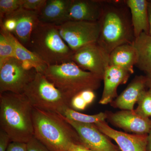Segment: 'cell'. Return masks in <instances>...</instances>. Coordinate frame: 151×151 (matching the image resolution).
I'll return each mask as SVG.
<instances>
[{"label":"cell","instance_id":"obj_1","mask_svg":"<svg viewBox=\"0 0 151 151\" xmlns=\"http://www.w3.org/2000/svg\"><path fill=\"white\" fill-rule=\"evenodd\" d=\"M98 20L100 33L97 43L110 55L117 47L132 44L135 37L129 9L125 1L102 0Z\"/></svg>","mask_w":151,"mask_h":151},{"label":"cell","instance_id":"obj_2","mask_svg":"<svg viewBox=\"0 0 151 151\" xmlns=\"http://www.w3.org/2000/svg\"><path fill=\"white\" fill-rule=\"evenodd\" d=\"M32 111L24 94H0V127L11 142L27 143L33 137Z\"/></svg>","mask_w":151,"mask_h":151},{"label":"cell","instance_id":"obj_3","mask_svg":"<svg viewBox=\"0 0 151 151\" xmlns=\"http://www.w3.org/2000/svg\"><path fill=\"white\" fill-rule=\"evenodd\" d=\"M34 136L51 151H68L73 143L81 144L74 128L64 116L33 108Z\"/></svg>","mask_w":151,"mask_h":151},{"label":"cell","instance_id":"obj_4","mask_svg":"<svg viewBox=\"0 0 151 151\" xmlns=\"http://www.w3.org/2000/svg\"><path fill=\"white\" fill-rule=\"evenodd\" d=\"M28 49L47 66L72 61L73 52L61 37L56 25L39 22L33 31Z\"/></svg>","mask_w":151,"mask_h":151},{"label":"cell","instance_id":"obj_5","mask_svg":"<svg viewBox=\"0 0 151 151\" xmlns=\"http://www.w3.org/2000/svg\"><path fill=\"white\" fill-rule=\"evenodd\" d=\"M43 74L70 101L85 90H97L102 78L83 70L72 61L47 66Z\"/></svg>","mask_w":151,"mask_h":151},{"label":"cell","instance_id":"obj_6","mask_svg":"<svg viewBox=\"0 0 151 151\" xmlns=\"http://www.w3.org/2000/svg\"><path fill=\"white\" fill-rule=\"evenodd\" d=\"M24 94L33 108L60 114L70 107V102L43 73L37 72Z\"/></svg>","mask_w":151,"mask_h":151},{"label":"cell","instance_id":"obj_7","mask_svg":"<svg viewBox=\"0 0 151 151\" xmlns=\"http://www.w3.org/2000/svg\"><path fill=\"white\" fill-rule=\"evenodd\" d=\"M37 71L30 69L16 58H12L0 67V94H23Z\"/></svg>","mask_w":151,"mask_h":151},{"label":"cell","instance_id":"obj_8","mask_svg":"<svg viewBox=\"0 0 151 151\" xmlns=\"http://www.w3.org/2000/svg\"><path fill=\"white\" fill-rule=\"evenodd\" d=\"M57 26L61 37L73 52L98 41V22L69 21Z\"/></svg>","mask_w":151,"mask_h":151},{"label":"cell","instance_id":"obj_9","mask_svg":"<svg viewBox=\"0 0 151 151\" xmlns=\"http://www.w3.org/2000/svg\"><path fill=\"white\" fill-rule=\"evenodd\" d=\"M72 61L80 68L103 80L109 66V54L97 43L91 44L73 52Z\"/></svg>","mask_w":151,"mask_h":151},{"label":"cell","instance_id":"obj_10","mask_svg":"<svg viewBox=\"0 0 151 151\" xmlns=\"http://www.w3.org/2000/svg\"><path fill=\"white\" fill-rule=\"evenodd\" d=\"M64 118L77 132L81 145L93 151H121L94 124H82Z\"/></svg>","mask_w":151,"mask_h":151},{"label":"cell","instance_id":"obj_11","mask_svg":"<svg viewBox=\"0 0 151 151\" xmlns=\"http://www.w3.org/2000/svg\"><path fill=\"white\" fill-rule=\"evenodd\" d=\"M108 116L111 123L125 132L148 135L151 131V119L139 116L134 110H122Z\"/></svg>","mask_w":151,"mask_h":151},{"label":"cell","instance_id":"obj_12","mask_svg":"<svg viewBox=\"0 0 151 151\" xmlns=\"http://www.w3.org/2000/svg\"><path fill=\"white\" fill-rule=\"evenodd\" d=\"M94 125L103 134L115 141L121 151H147L148 135L129 134L117 131L105 121Z\"/></svg>","mask_w":151,"mask_h":151},{"label":"cell","instance_id":"obj_13","mask_svg":"<svg viewBox=\"0 0 151 151\" xmlns=\"http://www.w3.org/2000/svg\"><path fill=\"white\" fill-rule=\"evenodd\" d=\"M102 7V0H71L65 22H98Z\"/></svg>","mask_w":151,"mask_h":151},{"label":"cell","instance_id":"obj_14","mask_svg":"<svg viewBox=\"0 0 151 151\" xmlns=\"http://www.w3.org/2000/svg\"><path fill=\"white\" fill-rule=\"evenodd\" d=\"M9 15L16 22V27L12 34L21 43L28 48L33 31L40 22L39 13L21 8Z\"/></svg>","mask_w":151,"mask_h":151},{"label":"cell","instance_id":"obj_15","mask_svg":"<svg viewBox=\"0 0 151 151\" xmlns=\"http://www.w3.org/2000/svg\"><path fill=\"white\" fill-rule=\"evenodd\" d=\"M132 73L128 70L115 66H110L103 76L104 88L99 103L107 105L111 103L117 95L119 85L126 84Z\"/></svg>","mask_w":151,"mask_h":151},{"label":"cell","instance_id":"obj_16","mask_svg":"<svg viewBox=\"0 0 151 151\" xmlns=\"http://www.w3.org/2000/svg\"><path fill=\"white\" fill-rule=\"evenodd\" d=\"M146 76H137L127 88L112 102V105L122 110L133 111L136 103L146 90Z\"/></svg>","mask_w":151,"mask_h":151},{"label":"cell","instance_id":"obj_17","mask_svg":"<svg viewBox=\"0 0 151 151\" xmlns=\"http://www.w3.org/2000/svg\"><path fill=\"white\" fill-rule=\"evenodd\" d=\"M0 31L4 33L12 45L16 58L30 69L43 73L47 66L34 52L21 43L12 34L1 26Z\"/></svg>","mask_w":151,"mask_h":151},{"label":"cell","instance_id":"obj_18","mask_svg":"<svg viewBox=\"0 0 151 151\" xmlns=\"http://www.w3.org/2000/svg\"><path fill=\"white\" fill-rule=\"evenodd\" d=\"M71 0H47L39 14L40 22L58 25L65 22Z\"/></svg>","mask_w":151,"mask_h":151},{"label":"cell","instance_id":"obj_19","mask_svg":"<svg viewBox=\"0 0 151 151\" xmlns=\"http://www.w3.org/2000/svg\"><path fill=\"white\" fill-rule=\"evenodd\" d=\"M129 9L135 38L150 30L147 0H126Z\"/></svg>","mask_w":151,"mask_h":151},{"label":"cell","instance_id":"obj_20","mask_svg":"<svg viewBox=\"0 0 151 151\" xmlns=\"http://www.w3.org/2000/svg\"><path fill=\"white\" fill-rule=\"evenodd\" d=\"M137 60V52L131 44L117 47L109 55V65L121 68L132 74Z\"/></svg>","mask_w":151,"mask_h":151},{"label":"cell","instance_id":"obj_21","mask_svg":"<svg viewBox=\"0 0 151 151\" xmlns=\"http://www.w3.org/2000/svg\"><path fill=\"white\" fill-rule=\"evenodd\" d=\"M132 45L137 52L135 66L147 74L151 73V35L143 32L135 38Z\"/></svg>","mask_w":151,"mask_h":151},{"label":"cell","instance_id":"obj_22","mask_svg":"<svg viewBox=\"0 0 151 151\" xmlns=\"http://www.w3.org/2000/svg\"><path fill=\"white\" fill-rule=\"evenodd\" d=\"M60 115L66 119L82 124H95L104 122L108 118V114L101 113L95 115H89L79 113L71 108L65 109Z\"/></svg>","mask_w":151,"mask_h":151},{"label":"cell","instance_id":"obj_23","mask_svg":"<svg viewBox=\"0 0 151 151\" xmlns=\"http://www.w3.org/2000/svg\"><path fill=\"white\" fill-rule=\"evenodd\" d=\"M137 108L134 110L137 114L145 118H150L151 114V89L145 91L139 98Z\"/></svg>","mask_w":151,"mask_h":151},{"label":"cell","instance_id":"obj_24","mask_svg":"<svg viewBox=\"0 0 151 151\" xmlns=\"http://www.w3.org/2000/svg\"><path fill=\"white\" fill-rule=\"evenodd\" d=\"M12 58H16L13 46L7 37L0 31V67Z\"/></svg>","mask_w":151,"mask_h":151},{"label":"cell","instance_id":"obj_25","mask_svg":"<svg viewBox=\"0 0 151 151\" xmlns=\"http://www.w3.org/2000/svg\"><path fill=\"white\" fill-rule=\"evenodd\" d=\"M23 0H0V21L22 8Z\"/></svg>","mask_w":151,"mask_h":151},{"label":"cell","instance_id":"obj_26","mask_svg":"<svg viewBox=\"0 0 151 151\" xmlns=\"http://www.w3.org/2000/svg\"><path fill=\"white\" fill-rule=\"evenodd\" d=\"M47 0H23L22 8L27 10L40 12L46 4Z\"/></svg>","mask_w":151,"mask_h":151},{"label":"cell","instance_id":"obj_27","mask_svg":"<svg viewBox=\"0 0 151 151\" xmlns=\"http://www.w3.org/2000/svg\"><path fill=\"white\" fill-rule=\"evenodd\" d=\"M27 144V151H51L34 136Z\"/></svg>","mask_w":151,"mask_h":151},{"label":"cell","instance_id":"obj_28","mask_svg":"<svg viewBox=\"0 0 151 151\" xmlns=\"http://www.w3.org/2000/svg\"><path fill=\"white\" fill-rule=\"evenodd\" d=\"M88 106L80 93L74 96L70 100V107L74 110H84Z\"/></svg>","mask_w":151,"mask_h":151},{"label":"cell","instance_id":"obj_29","mask_svg":"<svg viewBox=\"0 0 151 151\" xmlns=\"http://www.w3.org/2000/svg\"><path fill=\"white\" fill-rule=\"evenodd\" d=\"M11 142L10 139L7 134L0 129V151H7Z\"/></svg>","mask_w":151,"mask_h":151},{"label":"cell","instance_id":"obj_30","mask_svg":"<svg viewBox=\"0 0 151 151\" xmlns=\"http://www.w3.org/2000/svg\"><path fill=\"white\" fill-rule=\"evenodd\" d=\"M27 144L19 142H11L7 151H27Z\"/></svg>","mask_w":151,"mask_h":151},{"label":"cell","instance_id":"obj_31","mask_svg":"<svg viewBox=\"0 0 151 151\" xmlns=\"http://www.w3.org/2000/svg\"><path fill=\"white\" fill-rule=\"evenodd\" d=\"M79 93L88 105L93 102L95 97L94 91L93 90H85Z\"/></svg>","mask_w":151,"mask_h":151},{"label":"cell","instance_id":"obj_32","mask_svg":"<svg viewBox=\"0 0 151 151\" xmlns=\"http://www.w3.org/2000/svg\"><path fill=\"white\" fill-rule=\"evenodd\" d=\"M68 151H93L86 147L79 144L73 143L69 146Z\"/></svg>","mask_w":151,"mask_h":151},{"label":"cell","instance_id":"obj_33","mask_svg":"<svg viewBox=\"0 0 151 151\" xmlns=\"http://www.w3.org/2000/svg\"><path fill=\"white\" fill-rule=\"evenodd\" d=\"M148 13L150 30L149 34L151 35V0H147Z\"/></svg>","mask_w":151,"mask_h":151},{"label":"cell","instance_id":"obj_34","mask_svg":"<svg viewBox=\"0 0 151 151\" xmlns=\"http://www.w3.org/2000/svg\"><path fill=\"white\" fill-rule=\"evenodd\" d=\"M147 151H151V131L147 136Z\"/></svg>","mask_w":151,"mask_h":151},{"label":"cell","instance_id":"obj_35","mask_svg":"<svg viewBox=\"0 0 151 151\" xmlns=\"http://www.w3.org/2000/svg\"><path fill=\"white\" fill-rule=\"evenodd\" d=\"M145 76L147 87L151 89V73L147 74Z\"/></svg>","mask_w":151,"mask_h":151},{"label":"cell","instance_id":"obj_36","mask_svg":"<svg viewBox=\"0 0 151 151\" xmlns=\"http://www.w3.org/2000/svg\"><path fill=\"white\" fill-rule=\"evenodd\" d=\"M150 117L151 118V115H150Z\"/></svg>","mask_w":151,"mask_h":151}]
</instances>
